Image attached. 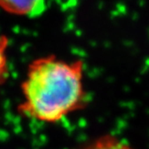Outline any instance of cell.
Returning <instances> with one entry per match:
<instances>
[{
    "label": "cell",
    "instance_id": "6da1fadb",
    "mask_svg": "<svg viewBox=\"0 0 149 149\" xmlns=\"http://www.w3.org/2000/svg\"><path fill=\"white\" fill-rule=\"evenodd\" d=\"M84 64L48 55L31 61L22 83L21 113L44 123H58L86 106Z\"/></svg>",
    "mask_w": 149,
    "mask_h": 149
},
{
    "label": "cell",
    "instance_id": "7a4b0ae2",
    "mask_svg": "<svg viewBox=\"0 0 149 149\" xmlns=\"http://www.w3.org/2000/svg\"><path fill=\"white\" fill-rule=\"evenodd\" d=\"M0 8L5 12L20 16H35L46 9L43 1H0Z\"/></svg>",
    "mask_w": 149,
    "mask_h": 149
},
{
    "label": "cell",
    "instance_id": "3957f363",
    "mask_svg": "<svg viewBox=\"0 0 149 149\" xmlns=\"http://www.w3.org/2000/svg\"><path fill=\"white\" fill-rule=\"evenodd\" d=\"M83 149H136L117 136L105 134L96 137Z\"/></svg>",
    "mask_w": 149,
    "mask_h": 149
},
{
    "label": "cell",
    "instance_id": "277c9868",
    "mask_svg": "<svg viewBox=\"0 0 149 149\" xmlns=\"http://www.w3.org/2000/svg\"><path fill=\"white\" fill-rule=\"evenodd\" d=\"M8 39L6 36H0V86L3 84L7 74V55Z\"/></svg>",
    "mask_w": 149,
    "mask_h": 149
}]
</instances>
